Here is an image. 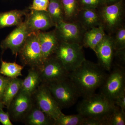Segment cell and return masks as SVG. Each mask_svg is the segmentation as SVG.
Segmentation results:
<instances>
[{"mask_svg": "<svg viewBox=\"0 0 125 125\" xmlns=\"http://www.w3.org/2000/svg\"><path fill=\"white\" fill-rule=\"evenodd\" d=\"M108 74L98 63L85 59L80 66L69 74V77L83 98L95 93L105 81Z\"/></svg>", "mask_w": 125, "mask_h": 125, "instance_id": "1", "label": "cell"}, {"mask_svg": "<svg viewBox=\"0 0 125 125\" xmlns=\"http://www.w3.org/2000/svg\"><path fill=\"white\" fill-rule=\"evenodd\" d=\"M115 106L114 101L100 93L83 98L78 104L76 110L84 117L101 120L104 122Z\"/></svg>", "mask_w": 125, "mask_h": 125, "instance_id": "2", "label": "cell"}, {"mask_svg": "<svg viewBox=\"0 0 125 125\" xmlns=\"http://www.w3.org/2000/svg\"><path fill=\"white\" fill-rule=\"evenodd\" d=\"M45 84L62 109L71 107L81 97L78 89L69 77Z\"/></svg>", "mask_w": 125, "mask_h": 125, "instance_id": "3", "label": "cell"}, {"mask_svg": "<svg viewBox=\"0 0 125 125\" xmlns=\"http://www.w3.org/2000/svg\"><path fill=\"white\" fill-rule=\"evenodd\" d=\"M83 47L77 43L59 42L54 54L70 73L80 66L86 59Z\"/></svg>", "mask_w": 125, "mask_h": 125, "instance_id": "4", "label": "cell"}, {"mask_svg": "<svg viewBox=\"0 0 125 125\" xmlns=\"http://www.w3.org/2000/svg\"><path fill=\"white\" fill-rule=\"evenodd\" d=\"M105 32L111 35L124 24L123 0L114 4L103 5L98 9Z\"/></svg>", "mask_w": 125, "mask_h": 125, "instance_id": "5", "label": "cell"}, {"mask_svg": "<svg viewBox=\"0 0 125 125\" xmlns=\"http://www.w3.org/2000/svg\"><path fill=\"white\" fill-rule=\"evenodd\" d=\"M19 54L24 64L40 70L43 62L38 31L31 32L29 34L24 45Z\"/></svg>", "mask_w": 125, "mask_h": 125, "instance_id": "6", "label": "cell"}, {"mask_svg": "<svg viewBox=\"0 0 125 125\" xmlns=\"http://www.w3.org/2000/svg\"><path fill=\"white\" fill-rule=\"evenodd\" d=\"M109 72L100 87V93L114 102L117 97L125 90V68L115 64Z\"/></svg>", "mask_w": 125, "mask_h": 125, "instance_id": "7", "label": "cell"}, {"mask_svg": "<svg viewBox=\"0 0 125 125\" xmlns=\"http://www.w3.org/2000/svg\"><path fill=\"white\" fill-rule=\"evenodd\" d=\"M32 96L38 107L54 121L63 114L62 108L45 84L41 83Z\"/></svg>", "mask_w": 125, "mask_h": 125, "instance_id": "8", "label": "cell"}, {"mask_svg": "<svg viewBox=\"0 0 125 125\" xmlns=\"http://www.w3.org/2000/svg\"><path fill=\"white\" fill-rule=\"evenodd\" d=\"M55 27L54 30L59 42L83 45V37L86 30L78 21H64Z\"/></svg>", "mask_w": 125, "mask_h": 125, "instance_id": "9", "label": "cell"}, {"mask_svg": "<svg viewBox=\"0 0 125 125\" xmlns=\"http://www.w3.org/2000/svg\"><path fill=\"white\" fill-rule=\"evenodd\" d=\"M39 71L41 82L45 84L68 78L69 74L54 54L46 60Z\"/></svg>", "mask_w": 125, "mask_h": 125, "instance_id": "10", "label": "cell"}, {"mask_svg": "<svg viewBox=\"0 0 125 125\" xmlns=\"http://www.w3.org/2000/svg\"><path fill=\"white\" fill-rule=\"evenodd\" d=\"M29 33L25 22L23 21L2 40L1 48L3 51L10 49L13 55L16 56L24 45Z\"/></svg>", "mask_w": 125, "mask_h": 125, "instance_id": "11", "label": "cell"}, {"mask_svg": "<svg viewBox=\"0 0 125 125\" xmlns=\"http://www.w3.org/2000/svg\"><path fill=\"white\" fill-rule=\"evenodd\" d=\"M32 96L20 90L8 108L10 118L14 121H22L33 103Z\"/></svg>", "mask_w": 125, "mask_h": 125, "instance_id": "12", "label": "cell"}, {"mask_svg": "<svg viewBox=\"0 0 125 125\" xmlns=\"http://www.w3.org/2000/svg\"><path fill=\"white\" fill-rule=\"evenodd\" d=\"M94 52L98 60V63L106 71L110 72L113 66L115 52L111 36L106 34Z\"/></svg>", "mask_w": 125, "mask_h": 125, "instance_id": "13", "label": "cell"}, {"mask_svg": "<svg viewBox=\"0 0 125 125\" xmlns=\"http://www.w3.org/2000/svg\"><path fill=\"white\" fill-rule=\"evenodd\" d=\"M29 32L45 31L55 25L47 11L31 10L24 21Z\"/></svg>", "mask_w": 125, "mask_h": 125, "instance_id": "14", "label": "cell"}, {"mask_svg": "<svg viewBox=\"0 0 125 125\" xmlns=\"http://www.w3.org/2000/svg\"><path fill=\"white\" fill-rule=\"evenodd\" d=\"M38 36L44 63L54 54L59 42L54 30L48 32L38 31Z\"/></svg>", "mask_w": 125, "mask_h": 125, "instance_id": "15", "label": "cell"}, {"mask_svg": "<svg viewBox=\"0 0 125 125\" xmlns=\"http://www.w3.org/2000/svg\"><path fill=\"white\" fill-rule=\"evenodd\" d=\"M29 125H54L55 121L42 112L34 102L22 121Z\"/></svg>", "mask_w": 125, "mask_h": 125, "instance_id": "16", "label": "cell"}, {"mask_svg": "<svg viewBox=\"0 0 125 125\" xmlns=\"http://www.w3.org/2000/svg\"><path fill=\"white\" fill-rule=\"evenodd\" d=\"M76 20L80 23L86 31L102 25L98 9H80Z\"/></svg>", "mask_w": 125, "mask_h": 125, "instance_id": "17", "label": "cell"}, {"mask_svg": "<svg viewBox=\"0 0 125 125\" xmlns=\"http://www.w3.org/2000/svg\"><path fill=\"white\" fill-rule=\"evenodd\" d=\"M26 10H14L0 13V29L6 27L18 26L23 22Z\"/></svg>", "mask_w": 125, "mask_h": 125, "instance_id": "18", "label": "cell"}, {"mask_svg": "<svg viewBox=\"0 0 125 125\" xmlns=\"http://www.w3.org/2000/svg\"><path fill=\"white\" fill-rule=\"evenodd\" d=\"M106 34L102 25L87 30L83 37V46L89 48L94 52L96 47L103 40Z\"/></svg>", "mask_w": 125, "mask_h": 125, "instance_id": "19", "label": "cell"}, {"mask_svg": "<svg viewBox=\"0 0 125 125\" xmlns=\"http://www.w3.org/2000/svg\"><path fill=\"white\" fill-rule=\"evenodd\" d=\"M41 83L39 70L31 68L27 77L22 80L20 90L32 96Z\"/></svg>", "mask_w": 125, "mask_h": 125, "instance_id": "20", "label": "cell"}, {"mask_svg": "<svg viewBox=\"0 0 125 125\" xmlns=\"http://www.w3.org/2000/svg\"><path fill=\"white\" fill-rule=\"evenodd\" d=\"M22 80L20 78L11 79L3 94L1 102L7 108L21 88Z\"/></svg>", "mask_w": 125, "mask_h": 125, "instance_id": "21", "label": "cell"}, {"mask_svg": "<svg viewBox=\"0 0 125 125\" xmlns=\"http://www.w3.org/2000/svg\"><path fill=\"white\" fill-rule=\"evenodd\" d=\"M47 11L55 26L61 21H64L61 0H49Z\"/></svg>", "mask_w": 125, "mask_h": 125, "instance_id": "22", "label": "cell"}, {"mask_svg": "<svg viewBox=\"0 0 125 125\" xmlns=\"http://www.w3.org/2000/svg\"><path fill=\"white\" fill-rule=\"evenodd\" d=\"M64 21H73L76 20L80 10L79 0H61Z\"/></svg>", "mask_w": 125, "mask_h": 125, "instance_id": "23", "label": "cell"}, {"mask_svg": "<svg viewBox=\"0 0 125 125\" xmlns=\"http://www.w3.org/2000/svg\"><path fill=\"white\" fill-rule=\"evenodd\" d=\"M24 67L15 62H8L1 61L0 74L11 79L22 76V71Z\"/></svg>", "mask_w": 125, "mask_h": 125, "instance_id": "24", "label": "cell"}, {"mask_svg": "<svg viewBox=\"0 0 125 125\" xmlns=\"http://www.w3.org/2000/svg\"><path fill=\"white\" fill-rule=\"evenodd\" d=\"M84 118L78 113L67 115L63 114L55 121L54 125H83Z\"/></svg>", "mask_w": 125, "mask_h": 125, "instance_id": "25", "label": "cell"}, {"mask_svg": "<svg viewBox=\"0 0 125 125\" xmlns=\"http://www.w3.org/2000/svg\"><path fill=\"white\" fill-rule=\"evenodd\" d=\"M104 122L105 125H125V112L116 105L113 111Z\"/></svg>", "mask_w": 125, "mask_h": 125, "instance_id": "26", "label": "cell"}, {"mask_svg": "<svg viewBox=\"0 0 125 125\" xmlns=\"http://www.w3.org/2000/svg\"><path fill=\"white\" fill-rule=\"evenodd\" d=\"M110 36L115 51L125 49V27L124 24Z\"/></svg>", "mask_w": 125, "mask_h": 125, "instance_id": "27", "label": "cell"}, {"mask_svg": "<svg viewBox=\"0 0 125 125\" xmlns=\"http://www.w3.org/2000/svg\"><path fill=\"white\" fill-rule=\"evenodd\" d=\"M80 9H98L103 5V0H79Z\"/></svg>", "mask_w": 125, "mask_h": 125, "instance_id": "28", "label": "cell"}, {"mask_svg": "<svg viewBox=\"0 0 125 125\" xmlns=\"http://www.w3.org/2000/svg\"><path fill=\"white\" fill-rule=\"evenodd\" d=\"M49 3V0H33L29 8L31 10L47 11Z\"/></svg>", "mask_w": 125, "mask_h": 125, "instance_id": "29", "label": "cell"}, {"mask_svg": "<svg viewBox=\"0 0 125 125\" xmlns=\"http://www.w3.org/2000/svg\"><path fill=\"white\" fill-rule=\"evenodd\" d=\"M114 58L116 60L115 64L125 68V49L115 51Z\"/></svg>", "mask_w": 125, "mask_h": 125, "instance_id": "30", "label": "cell"}, {"mask_svg": "<svg viewBox=\"0 0 125 125\" xmlns=\"http://www.w3.org/2000/svg\"><path fill=\"white\" fill-rule=\"evenodd\" d=\"M11 79L0 75V101H1L5 90Z\"/></svg>", "mask_w": 125, "mask_h": 125, "instance_id": "31", "label": "cell"}, {"mask_svg": "<svg viewBox=\"0 0 125 125\" xmlns=\"http://www.w3.org/2000/svg\"><path fill=\"white\" fill-rule=\"evenodd\" d=\"M114 102L116 105L125 112V90L117 97Z\"/></svg>", "mask_w": 125, "mask_h": 125, "instance_id": "32", "label": "cell"}, {"mask_svg": "<svg viewBox=\"0 0 125 125\" xmlns=\"http://www.w3.org/2000/svg\"><path fill=\"white\" fill-rule=\"evenodd\" d=\"M0 122L3 125H13L9 113L6 112L3 109L0 110Z\"/></svg>", "mask_w": 125, "mask_h": 125, "instance_id": "33", "label": "cell"}, {"mask_svg": "<svg viewBox=\"0 0 125 125\" xmlns=\"http://www.w3.org/2000/svg\"><path fill=\"white\" fill-rule=\"evenodd\" d=\"M83 125H105L104 121L84 117Z\"/></svg>", "mask_w": 125, "mask_h": 125, "instance_id": "34", "label": "cell"}, {"mask_svg": "<svg viewBox=\"0 0 125 125\" xmlns=\"http://www.w3.org/2000/svg\"><path fill=\"white\" fill-rule=\"evenodd\" d=\"M123 0H103V5H109L114 4Z\"/></svg>", "mask_w": 125, "mask_h": 125, "instance_id": "35", "label": "cell"}, {"mask_svg": "<svg viewBox=\"0 0 125 125\" xmlns=\"http://www.w3.org/2000/svg\"><path fill=\"white\" fill-rule=\"evenodd\" d=\"M4 107V105L3 104L1 101H0V110L3 109V107Z\"/></svg>", "mask_w": 125, "mask_h": 125, "instance_id": "36", "label": "cell"}]
</instances>
